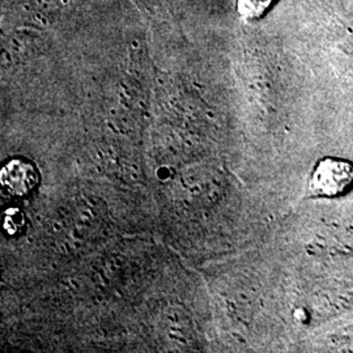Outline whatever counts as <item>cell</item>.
<instances>
[{
    "instance_id": "1",
    "label": "cell",
    "mask_w": 353,
    "mask_h": 353,
    "mask_svg": "<svg viewBox=\"0 0 353 353\" xmlns=\"http://www.w3.org/2000/svg\"><path fill=\"white\" fill-rule=\"evenodd\" d=\"M309 195L314 199H336L353 189V163L347 159L323 157L309 178Z\"/></svg>"
},
{
    "instance_id": "2",
    "label": "cell",
    "mask_w": 353,
    "mask_h": 353,
    "mask_svg": "<svg viewBox=\"0 0 353 353\" xmlns=\"http://www.w3.org/2000/svg\"><path fill=\"white\" fill-rule=\"evenodd\" d=\"M278 0H237V12L245 20L261 19Z\"/></svg>"
}]
</instances>
